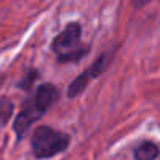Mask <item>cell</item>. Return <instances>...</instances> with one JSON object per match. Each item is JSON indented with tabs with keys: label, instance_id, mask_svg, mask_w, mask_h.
<instances>
[{
	"label": "cell",
	"instance_id": "277c9868",
	"mask_svg": "<svg viewBox=\"0 0 160 160\" xmlns=\"http://www.w3.org/2000/svg\"><path fill=\"white\" fill-rule=\"evenodd\" d=\"M113 57H115V50H107V52L101 53L83 72H80V74L72 80V82L69 83L68 91H66L68 98H69V99H75L77 96L82 94V93L88 88V85L93 82V80L99 78V77L110 68V64H112V61H113Z\"/></svg>",
	"mask_w": 160,
	"mask_h": 160
},
{
	"label": "cell",
	"instance_id": "6da1fadb",
	"mask_svg": "<svg viewBox=\"0 0 160 160\" xmlns=\"http://www.w3.org/2000/svg\"><path fill=\"white\" fill-rule=\"evenodd\" d=\"M58 99L60 91L53 83H42L36 88V91L22 104L19 113L13 121V130L18 141H21L27 135L30 127L38 122Z\"/></svg>",
	"mask_w": 160,
	"mask_h": 160
},
{
	"label": "cell",
	"instance_id": "8992f818",
	"mask_svg": "<svg viewBox=\"0 0 160 160\" xmlns=\"http://www.w3.org/2000/svg\"><path fill=\"white\" fill-rule=\"evenodd\" d=\"M14 112V104L10 98H0V126H5Z\"/></svg>",
	"mask_w": 160,
	"mask_h": 160
},
{
	"label": "cell",
	"instance_id": "5b68a950",
	"mask_svg": "<svg viewBox=\"0 0 160 160\" xmlns=\"http://www.w3.org/2000/svg\"><path fill=\"white\" fill-rule=\"evenodd\" d=\"M158 155L160 148L152 140H143L133 149V160H157Z\"/></svg>",
	"mask_w": 160,
	"mask_h": 160
},
{
	"label": "cell",
	"instance_id": "52a82bcc",
	"mask_svg": "<svg viewBox=\"0 0 160 160\" xmlns=\"http://www.w3.org/2000/svg\"><path fill=\"white\" fill-rule=\"evenodd\" d=\"M38 78V71H35V69H32V71H28L25 75H24V78L21 80V82L18 83V87L21 88V90H25V91H28V90H32V87H33V82Z\"/></svg>",
	"mask_w": 160,
	"mask_h": 160
},
{
	"label": "cell",
	"instance_id": "ba28073f",
	"mask_svg": "<svg viewBox=\"0 0 160 160\" xmlns=\"http://www.w3.org/2000/svg\"><path fill=\"white\" fill-rule=\"evenodd\" d=\"M152 2V0H132V7L135 8V10H141V8H144L146 5H149Z\"/></svg>",
	"mask_w": 160,
	"mask_h": 160
},
{
	"label": "cell",
	"instance_id": "7a4b0ae2",
	"mask_svg": "<svg viewBox=\"0 0 160 160\" xmlns=\"http://www.w3.org/2000/svg\"><path fill=\"white\" fill-rule=\"evenodd\" d=\"M50 49L61 64L80 61L90 53V46L82 42V27L78 22L66 24V27L52 39Z\"/></svg>",
	"mask_w": 160,
	"mask_h": 160
},
{
	"label": "cell",
	"instance_id": "3957f363",
	"mask_svg": "<svg viewBox=\"0 0 160 160\" xmlns=\"http://www.w3.org/2000/svg\"><path fill=\"white\" fill-rule=\"evenodd\" d=\"M71 144V137L66 132L57 130L50 126H38L30 138L32 154L38 160L52 158L64 152Z\"/></svg>",
	"mask_w": 160,
	"mask_h": 160
}]
</instances>
